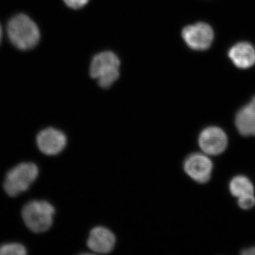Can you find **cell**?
Segmentation results:
<instances>
[{"label": "cell", "mask_w": 255, "mask_h": 255, "mask_svg": "<svg viewBox=\"0 0 255 255\" xmlns=\"http://www.w3.org/2000/svg\"><path fill=\"white\" fill-rule=\"evenodd\" d=\"M10 41L18 49H32L40 41L39 28L29 16L24 14L15 15L7 25Z\"/></svg>", "instance_id": "obj_1"}, {"label": "cell", "mask_w": 255, "mask_h": 255, "mask_svg": "<svg viewBox=\"0 0 255 255\" xmlns=\"http://www.w3.org/2000/svg\"><path fill=\"white\" fill-rule=\"evenodd\" d=\"M54 206L44 200H32L23 206L21 216L26 227L36 233L46 232L53 222Z\"/></svg>", "instance_id": "obj_2"}, {"label": "cell", "mask_w": 255, "mask_h": 255, "mask_svg": "<svg viewBox=\"0 0 255 255\" xmlns=\"http://www.w3.org/2000/svg\"><path fill=\"white\" fill-rule=\"evenodd\" d=\"M39 174L38 166L33 162L17 164L8 171L3 184L5 192L15 197L25 192L36 180Z\"/></svg>", "instance_id": "obj_3"}, {"label": "cell", "mask_w": 255, "mask_h": 255, "mask_svg": "<svg viewBox=\"0 0 255 255\" xmlns=\"http://www.w3.org/2000/svg\"><path fill=\"white\" fill-rule=\"evenodd\" d=\"M120 61L111 51L96 55L90 65V75L98 81L102 88H109L118 80Z\"/></svg>", "instance_id": "obj_4"}, {"label": "cell", "mask_w": 255, "mask_h": 255, "mask_svg": "<svg viewBox=\"0 0 255 255\" xmlns=\"http://www.w3.org/2000/svg\"><path fill=\"white\" fill-rule=\"evenodd\" d=\"M67 142L66 135L59 129L53 127L43 129L36 136L38 149L47 155H58L65 148Z\"/></svg>", "instance_id": "obj_5"}, {"label": "cell", "mask_w": 255, "mask_h": 255, "mask_svg": "<svg viewBox=\"0 0 255 255\" xmlns=\"http://www.w3.org/2000/svg\"><path fill=\"white\" fill-rule=\"evenodd\" d=\"M182 37L191 49L204 50L211 46L214 33L212 28L207 23H197L184 28Z\"/></svg>", "instance_id": "obj_6"}, {"label": "cell", "mask_w": 255, "mask_h": 255, "mask_svg": "<svg viewBox=\"0 0 255 255\" xmlns=\"http://www.w3.org/2000/svg\"><path fill=\"white\" fill-rule=\"evenodd\" d=\"M199 145L201 150L206 155H220L224 152L227 147V135L221 128H206L199 135Z\"/></svg>", "instance_id": "obj_7"}, {"label": "cell", "mask_w": 255, "mask_h": 255, "mask_svg": "<svg viewBox=\"0 0 255 255\" xmlns=\"http://www.w3.org/2000/svg\"><path fill=\"white\" fill-rule=\"evenodd\" d=\"M184 172L193 180L206 183L211 178L213 163L206 154L193 153L184 162Z\"/></svg>", "instance_id": "obj_8"}, {"label": "cell", "mask_w": 255, "mask_h": 255, "mask_svg": "<svg viewBox=\"0 0 255 255\" xmlns=\"http://www.w3.org/2000/svg\"><path fill=\"white\" fill-rule=\"evenodd\" d=\"M115 235L109 228L97 226L92 228L87 244L89 249L97 254H108L115 247Z\"/></svg>", "instance_id": "obj_9"}, {"label": "cell", "mask_w": 255, "mask_h": 255, "mask_svg": "<svg viewBox=\"0 0 255 255\" xmlns=\"http://www.w3.org/2000/svg\"><path fill=\"white\" fill-rule=\"evenodd\" d=\"M236 127L244 136H255V96L251 102L238 111Z\"/></svg>", "instance_id": "obj_10"}, {"label": "cell", "mask_w": 255, "mask_h": 255, "mask_svg": "<svg viewBox=\"0 0 255 255\" xmlns=\"http://www.w3.org/2000/svg\"><path fill=\"white\" fill-rule=\"evenodd\" d=\"M228 55L233 63L239 68H249L255 63V48L246 42L235 45L229 50Z\"/></svg>", "instance_id": "obj_11"}, {"label": "cell", "mask_w": 255, "mask_h": 255, "mask_svg": "<svg viewBox=\"0 0 255 255\" xmlns=\"http://www.w3.org/2000/svg\"><path fill=\"white\" fill-rule=\"evenodd\" d=\"M231 194L236 197L254 194V186L246 176H236L233 178L229 184Z\"/></svg>", "instance_id": "obj_12"}, {"label": "cell", "mask_w": 255, "mask_h": 255, "mask_svg": "<svg viewBox=\"0 0 255 255\" xmlns=\"http://www.w3.org/2000/svg\"><path fill=\"white\" fill-rule=\"evenodd\" d=\"M27 254L26 248L18 243H7L0 246V255H23Z\"/></svg>", "instance_id": "obj_13"}, {"label": "cell", "mask_w": 255, "mask_h": 255, "mask_svg": "<svg viewBox=\"0 0 255 255\" xmlns=\"http://www.w3.org/2000/svg\"><path fill=\"white\" fill-rule=\"evenodd\" d=\"M238 205L241 209L248 210L251 209L255 205V197L254 194H248L238 198Z\"/></svg>", "instance_id": "obj_14"}, {"label": "cell", "mask_w": 255, "mask_h": 255, "mask_svg": "<svg viewBox=\"0 0 255 255\" xmlns=\"http://www.w3.org/2000/svg\"><path fill=\"white\" fill-rule=\"evenodd\" d=\"M65 4L72 9H80L82 6H85L89 0H64Z\"/></svg>", "instance_id": "obj_15"}, {"label": "cell", "mask_w": 255, "mask_h": 255, "mask_svg": "<svg viewBox=\"0 0 255 255\" xmlns=\"http://www.w3.org/2000/svg\"><path fill=\"white\" fill-rule=\"evenodd\" d=\"M242 254L245 255H255V246L253 248H248L242 251Z\"/></svg>", "instance_id": "obj_16"}, {"label": "cell", "mask_w": 255, "mask_h": 255, "mask_svg": "<svg viewBox=\"0 0 255 255\" xmlns=\"http://www.w3.org/2000/svg\"><path fill=\"white\" fill-rule=\"evenodd\" d=\"M1 36H2V30H1V25H0V41H1Z\"/></svg>", "instance_id": "obj_17"}]
</instances>
